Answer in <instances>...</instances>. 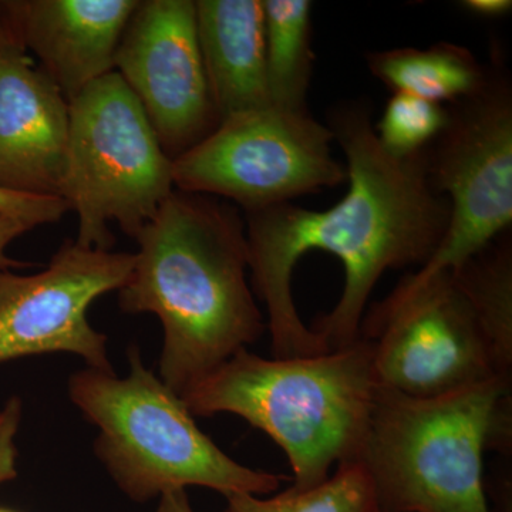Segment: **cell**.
I'll return each mask as SVG.
<instances>
[{
    "instance_id": "17",
    "label": "cell",
    "mask_w": 512,
    "mask_h": 512,
    "mask_svg": "<svg viewBox=\"0 0 512 512\" xmlns=\"http://www.w3.org/2000/svg\"><path fill=\"white\" fill-rule=\"evenodd\" d=\"M473 306L498 365L512 375V247L507 235L451 272Z\"/></svg>"
},
{
    "instance_id": "19",
    "label": "cell",
    "mask_w": 512,
    "mask_h": 512,
    "mask_svg": "<svg viewBox=\"0 0 512 512\" xmlns=\"http://www.w3.org/2000/svg\"><path fill=\"white\" fill-rule=\"evenodd\" d=\"M450 110L444 104L406 93H393L375 126L380 146L394 158L420 156L443 133Z\"/></svg>"
},
{
    "instance_id": "12",
    "label": "cell",
    "mask_w": 512,
    "mask_h": 512,
    "mask_svg": "<svg viewBox=\"0 0 512 512\" xmlns=\"http://www.w3.org/2000/svg\"><path fill=\"white\" fill-rule=\"evenodd\" d=\"M67 137L69 101L0 28V190L60 197Z\"/></svg>"
},
{
    "instance_id": "20",
    "label": "cell",
    "mask_w": 512,
    "mask_h": 512,
    "mask_svg": "<svg viewBox=\"0 0 512 512\" xmlns=\"http://www.w3.org/2000/svg\"><path fill=\"white\" fill-rule=\"evenodd\" d=\"M69 211V204L60 197H39L0 190V212L19 218L32 228L55 224Z\"/></svg>"
},
{
    "instance_id": "18",
    "label": "cell",
    "mask_w": 512,
    "mask_h": 512,
    "mask_svg": "<svg viewBox=\"0 0 512 512\" xmlns=\"http://www.w3.org/2000/svg\"><path fill=\"white\" fill-rule=\"evenodd\" d=\"M222 512H382L375 487L360 461L339 464L323 483L306 490L289 487L271 498L228 495Z\"/></svg>"
},
{
    "instance_id": "13",
    "label": "cell",
    "mask_w": 512,
    "mask_h": 512,
    "mask_svg": "<svg viewBox=\"0 0 512 512\" xmlns=\"http://www.w3.org/2000/svg\"><path fill=\"white\" fill-rule=\"evenodd\" d=\"M138 0H0V28L73 101L114 72L121 35Z\"/></svg>"
},
{
    "instance_id": "5",
    "label": "cell",
    "mask_w": 512,
    "mask_h": 512,
    "mask_svg": "<svg viewBox=\"0 0 512 512\" xmlns=\"http://www.w3.org/2000/svg\"><path fill=\"white\" fill-rule=\"evenodd\" d=\"M130 372L86 369L69 380L74 406L99 429L94 453L117 487L136 503L187 487H204L225 497L266 495L284 476L242 466L197 426L183 399L141 359L127 350Z\"/></svg>"
},
{
    "instance_id": "4",
    "label": "cell",
    "mask_w": 512,
    "mask_h": 512,
    "mask_svg": "<svg viewBox=\"0 0 512 512\" xmlns=\"http://www.w3.org/2000/svg\"><path fill=\"white\" fill-rule=\"evenodd\" d=\"M511 377L413 399L380 387L357 461L382 512H493L484 454L511 446Z\"/></svg>"
},
{
    "instance_id": "14",
    "label": "cell",
    "mask_w": 512,
    "mask_h": 512,
    "mask_svg": "<svg viewBox=\"0 0 512 512\" xmlns=\"http://www.w3.org/2000/svg\"><path fill=\"white\" fill-rule=\"evenodd\" d=\"M195 25L218 120L272 106L262 0H197Z\"/></svg>"
},
{
    "instance_id": "11",
    "label": "cell",
    "mask_w": 512,
    "mask_h": 512,
    "mask_svg": "<svg viewBox=\"0 0 512 512\" xmlns=\"http://www.w3.org/2000/svg\"><path fill=\"white\" fill-rule=\"evenodd\" d=\"M114 72L136 96L171 160L220 124L192 0H140L121 35Z\"/></svg>"
},
{
    "instance_id": "8",
    "label": "cell",
    "mask_w": 512,
    "mask_h": 512,
    "mask_svg": "<svg viewBox=\"0 0 512 512\" xmlns=\"http://www.w3.org/2000/svg\"><path fill=\"white\" fill-rule=\"evenodd\" d=\"M443 133L424 151L431 187L450 204L443 241L426 265L407 275L426 281L454 272L512 224V87L491 64L484 86L451 104Z\"/></svg>"
},
{
    "instance_id": "16",
    "label": "cell",
    "mask_w": 512,
    "mask_h": 512,
    "mask_svg": "<svg viewBox=\"0 0 512 512\" xmlns=\"http://www.w3.org/2000/svg\"><path fill=\"white\" fill-rule=\"evenodd\" d=\"M265 19L266 82L278 109L308 110L313 62L312 3L308 0H262Z\"/></svg>"
},
{
    "instance_id": "9",
    "label": "cell",
    "mask_w": 512,
    "mask_h": 512,
    "mask_svg": "<svg viewBox=\"0 0 512 512\" xmlns=\"http://www.w3.org/2000/svg\"><path fill=\"white\" fill-rule=\"evenodd\" d=\"M360 336L372 342L379 386L413 399H433L493 377H511L498 365L451 272L426 281L406 276L367 315Z\"/></svg>"
},
{
    "instance_id": "24",
    "label": "cell",
    "mask_w": 512,
    "mask_h": 512,
    "mask_svg": "<svg viewBox=\"0 0 512 512\" xmlns=\"http://www.w3.org/2000/svg\"><path fill=\"white\" fill-rule=\"evenodd\" d=\"M154 512H195L185 490L170 491L161 495Z\"/></svg>"
},
{
    "instance_id": "7",
    "label": "cell",
    "mask_w": 512,
    "mask_h": 512,
    "mask_svg": "<svg viewBox=\"0 0 512 512\" xmlns=\"http://www.w3.org/2000/svg\"><path fill=\"white\" fill-rule=\"evenodd\" d=\"M332 141L309 111L268 106L235 114L173 160L174 188L237 202L245 214L288 204L345 183Z\"/></svg>"
},
{
    "instance_id": "22",
    "label": "cell",
    "mask_w": 512,
    "mask_h": 512,
    "mask_svg": "<svg viewBox=\"0 0 512 512\" xmlns=\"http://www.w3.org/2000/svg\"><path fill=\"white\" fill-rule=\"evenodd\" d=\"M32 227H29L26 222L19 220V218L10 217L8 214L0 212V269H12L25 266L22 262L15 261L9 258L6 251L13 241L25 235Z\"/></svg>"
},
{
    "instance_id": "3",
    "label": "cell",
    "mask_w": 512,
    "mask_h": 512,
    "mask_svg": "<svg viewBox=\"0 0 512 512\" xmlns=\"http://www.w3.org/2000/svg\"><path fill=\"white\" fill-rule=\"evenodd\" d=\"M379 383L359 338L312 356L265 359L241 349L181 396L194 417L231 413L284 450L295 490L315 487L362 450Z\"/></svg>"
},
{
    "instance_id": "2",
    "label": "cell",
    "mask_w": 512,
    "mask_h": 512,
    "mask_svg": "<svg viewBox=\"0 0 512 512\" xmlns=\"http://www.w3.org/2000/svg\"><path fill=\"white\" fill-rule=\"evenodd\" d=\"M134 239L119 305L160 319L158 377L181 397L266 332L248 281L247 225L228 201L175 190Z\"/></svg>"
},
{
    "instance_id": "21",
    "label": "cell",
    "mask_w": 512,
    "mask_h": 512,
    "mask_svg": "<svg viewBox=\"0 0 512 512\" xmlns=\"http://www.w3.org/2000/svg\"><path fill=\"white\" fill-rule=\"evenodd\" d=\"M22 421V402L19 397H10L0 409V485L15 480L18 476V436Z\"/></svg>"
},
{
    "instance_id": "25",
    "label": "cell",
    "mask_w": 512,
    "mask_h": 512,
    "mask_svg": "<svg viewBox=\"0 0 512 512\" xmlns=\"http://www.w3.org/2000/svg\"><path fill=\"white\" fill-rule=\"evenodd\" d=\"M0 512H16V511H12V510H5V508H0Z\"/></svg>"
},
{
    "instance_id": "23",
    "label": "cell",
    "mask_w": 512,
    "mask_h": 512,
    "mask_svg": "<svg viewBox=\"0 0 512 512\" xmlns=\"http://www.w3.org/2000/svg\"><path fill=\"white\" fill-rule=\"evenodd\" d=\"M460 6L470 15L478 18L498 19L511 12L512 2L511 0H464Z\"/></svg>"
},
{
    "instance_id": "6",
    "label": "cell",
    "mask_w": 512,
    "mask_h": 512,
    "mask_svg": "<svg viewBox=\"0 0 512 512\" xmlns=\"http://www.w3.org/2000/svg\"><path fill=\"white\" fill-rule=\"evenodd\" d=\"M174 191L173 160L119 73L70 101L60 197L79 218L77 244L111 251L113 222L136 238Z\"/></svg>"
},
{
    "instance_id": "1",
    "label": "cell",
    "mask_w": 512,
    "mask_h": 512,
    "mask_svg": "<svg viewBox=\"0 0 512 512\" xmlns=\"http://www.w3.org/2000/svg\"><path fill=\"white\" fill-rule=\"evenodd\" d=\"M328 127L346 157L345 197L325 211L288 202L245 214L252 291L268 311L275 359L352 345L384 272L426 265L450 220L424 153L390 156L367 104H340Z\"/></svg>"
},
{
    "instance_id": "15",
    "label": "cell",
    "mask_w": 512,
    "mask_h": 512,
    "mask_svg": "<svg viewBox=\"0 0 512 512\" xmlns=\"http://www.w3.org/2000/svg\"><path fill=\"white\" fill-rule=\"evenodd\" d=\"M370 73L393 93H406L454 104L484 86L488 67L474 53L456 43L439 42L427 49L399 47L366 56Z\"/></svg>"
},
{
    "instance_id": "10",
    "label": "cell",
    "mask_w": 512,
    "mask_h": 512,
    "mask_svg": "<svg viewBox=\"0 0 512 512\" xmlns=\"http://www.w3.org/2000/svg\"><path fill=\"white\" fill-rule=\"evenodd\" d=\"M133 265L134 254L66 241L35 275L0 269V365L70 353L87 367L113 372L107 336L90 325L87 311L104 293L123 288Z\"/></svg>"
}]
</instances>
